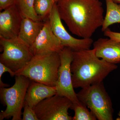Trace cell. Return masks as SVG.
Instances as JSON below:
<instances>
[{
    "instance_id": "6da1fadb",
    "label": "cell",
    "mask_w": 120,
    "mask_h": 120,
    "mask_svg": "<svg viewBox=\"0 0 120 120\" xmlns=\"http://www.w3.org/2000/svg\"><path fill=\"white\" fill-rule=\"evenodd\" d=\"M56 4L61 19L78 37L91 38L102 26L104 10L99 0H58Z\"/></svg>"
},
{
    "instance_id": "7a4b0ae2",
    "label": "cell",
    "mask_w": 120,
    "mask_h": 120,
    "mask_svg": "<svg viewBox=\"0 0 120 120\" xmlns=\"http://www.w3.org/2000/svg\"><path fill=\"white\" fill-rule=\"evenodd\" d=\"M117 66L98 57L94 49L73 52L71 69L74 88L103 82Z\"/></svg>"
},
{
    "instance_id": "3957f363",
    "label": "cell",
    "mask_w": 120,
    "mask_h": 120,
    "mask_svg": "<svg viewBox=\"0 0 120 120\" xmlns=\"http://www.w3.org/2000/svg\"><path fill=\"white\" fill-rule=\"evenodd\" d=\"M60 63L59 53L34 56L23 68L15 72V75L24 76L31 81L56 86Z\"/></svg>"
},
{
    "instance_id": "277c9868",
    "label": "cell",
    "mask_w": 120,
    "mask_h": 120,
    "mask_svg": "<svg viewBox=\"0 0 120 120\" xmlns=\"http://www.w3.org/2000/svg\"><path fill=\"white\" fill-rule=\"evenodd\" d=\"M77 96L79 101L90 109L98 120H113L112 100L103 82L82 88Z\"/></svg>"
},
{
    "instance_id": "5b68a950",
    "label": "cell",
    "mask_w": 120,
    "mask_h": 120,
    "mask_svg": "<svg viewBox=\"0 0 120 120\" xmlns=\"http://www.w3.org/2000/svg\"><path fill=\"white\" fill-rule=\"evenodd\" d=\"M31 80L23 75L15 76L14 85L9 88H0V96L2 103L7 107L0 113V120H22V110L25 101L26 93Z\"/></svg>"
},
{
    "instance_id": "8992f818",
    "label": "cell",
    "mask_w": 120,
    "mask_h": 120,
    "mask_svg": "<svg viewBox=\"0 0 120 120\" xmlns=\"http://www.w3.org/2000/svg\"><path fill=\"white\" fill-rule=\"evenodd\" d=\"M0 44L3 50L0 55V62L15 73L34 56L30 47L18 37L7 39L0 37Z\"/></svg>"
},
{
    "instance_id": "52a82bcc",
    "label": "cell",
    "mask_w": 120,
    "mask_h": 120,
    "mask_svg": "<svg viewBox=\"0 0 120 120\" xmlns=\"http://www.w3.org/2000/svg\"><path fill=\"white\" fill-rule=\"evenodd\" d=\"M72 104L67 97L57 94L41 101L34 109L39 120H72L68 112Z\"/></svg>"
},
{
    "instance_id": "ba28073f",
    "label": "cell",
    "mask_w": 120,
    "mask_h": 120,
    "mask_svg": "<svg viewBox=\"0 0 120 120\" xmlns=\"http://www.w3.org/2000/svg\"><path fill=\"white\" fill-rule=\"evenodd\" d=\"M61 63L56 87L57 94L67 97L72 102L79 101L72 84L71 66L73 59V51L64 47L60 53Z\"/></svg>"
},
{
    "instance_id": "9c48e42d",
    "label": "cell",
    "mask_w": 120,
    "mask_h": 120,
    "mask_svg": "<svg viewBox=\"0 0 120 120\" xmlns=\"http://www.w3.org/2000/svg\"><path fill=\"white\" fill-rule=\"evenodd\" d=\"M49 19L52 31L64 47L69 48L73 52H77L90 49L94 43L91 38H76L69 34L62 24L56 2Z\"/></svg>"
},
{
    "instance_id": "30bf717a",
    "label": "cell",
    "mask_w": 120,
    "mask_h": 120,
    "mask_svg": "<svg viewBox=\"0 0 120 120\" xmlns=\"http://www.w3.org/2000/svg\"><path fill=\"white\" fill-rule=\"evenodd\" d=\"M64 47L52 31L48 19L45 21L43 28L30 49L34 56L52 53H60Z\"/></svg>"
},
{
    "instance_id": "8fae6325",
    "label": "cell",
    "mask_w": 120,
    "mask_h": 120,
    "mask_svg": "<svg viewBox=\"0 0 120 120\" xmlns=\"http://www.w3.org/2000/svg\"><path fill=\"white\" fill-rule=\"evenodd\" d=\"M23 17L16 5L0 12V37L11 39L18 37Z\"/></svg>"
},
{
    "instance_id": "7c38bea8",
    "label": "cell",
    "mask_w": 120,
    "mask_h": 120,
    "mask_svg": "<svg viewBox=\"0 0 120 120\" xmlns=\"http://www.w3.org/2000/svg\"><path fill=\"white\" fill-rule=\"evenodd\" d=\"M98 57L106 62L116 64L120 62V42L101 38L93 43Z\"/></svg>"
},
{
    "instance_id": "4fadbf2b",
    "label": "cell",
    "mask_w": 120,
    "mask_h": 120,
    "mask_svg": "<svg viewBox=\"0 0 120 120\" xmlns=\"http://www.w3.org/2000/svg\"><path fill=\"white\" fill-rule=\"evenodd\" d=\"M56 94V86H50L30 81L26 93L25 101L34 109L41 101Z\"/></svg>"
},
{
    "instance_id": "5bb4252c",
    "label": "cell",
    "mask_w": 120,
    "mask_h": 120,
    "mask_svg": "<svg viewBox=\"0 0 120 120\" xmlns=\"http://www.w3.org/2000/svg\"><path fill=\"white\" fill-rule=\"evenodd\" d=\"M44 23L45 21H35L23 17L18 38L30 47L43 28Z\"/></svg>"
},
{
    "instance_id": "9a60e30c",
    "label": "cell",
    "mask_w": 120,
    "mask_h": 120,
    "mask_svg": "<svg viewBox=\"0 0 120 120\" xmlns=\"http://www.w3.org/2000/svg\"><path fill=\"white\" fill-rule=\"evenodd\" d=\"M106 13L101 26L104 32L109 26L116 23H120V4H117L112 0H105Z\"/></svg>"
},
{
    "instance_id": "2e32d148",
    "label": "cell",
    "mask_w": 120,
    "mask_h": 120,
    "mask_svg": "<svg viewBox=\"0 0 120 120\" xmlns=\"http://www.w3.org/2000/svg\"><path fill=\"white\" fill-rule=\"evenodd\" d=\"M35 0H17L16 5L23 17H28L38 21H43L37 15L34 8Z\"/></svg>"
},
{
    "instance_id": "e0dca14e",
    "label": "cell",
    "mask_w": 120,
    "mask_h": 120,
    "mask_svg": "<svg viewBox=\"0 0 120 120\" xmlns=\"http://www.w3.org/2000/svg\"><path fill=\"white\" fill-rule=\"evenodd\" d=\"M56 3L54 0H35V11L43 21H45L49 19Z\"/></svg>"
},
{
    "instance_id": "ac0fdd59",
    "label": "cell",
    "mask_w": 120,
    "mask_h": 120,
    "mask_svg": "<svg viewBox=\"0 0 120 120\" xmlns=\"http://www.w3.org/2000/svg\"><path fill=\"white\" fill-rule=\"evenodd\" d=\"M87 107L79 101L72 102L70 109L75 112L72 120H96L97 118Z\"/></svg>"
},
{
    "instance_id": "d6986e66",
    "label": "cell",
    "mask_w": 120,
    "mask_h": 120,
    "mask_svg": "<svg viewBox=\"0 0 120 120\" xmlns=\"http://www.w3.org/2000/svg\"><path fill=\"white\" fill-rule=\"evenodd\" d=\"M24 111L22 113V120H39L33 108L30 107L25 101L23 106Z\"/></svg>"
},
{
    "instance_id": "ffe728a7",
    "label": "cell",
    "mask_w": 120,
    "mask_h": 120,
    "mask_svg": "<svg viewBox=\"0 0 120 120\" xmlns=\"http://www.w3.org/2000/svg\"><path fill=\"white\" fill-rule=\"evenodd\" d=\"M5 72H8L11 77L15 76V73L11 69L0 62V88H4L8 87L9 85L3 82L1 80V77L3 74Z\"/></svg>"
},
{
    "instance_id": "44dd1931",
    "label": "cell",
    "mask_w": 120,
    "mask_h": 120,
    "mask_svg": "<svg viewBox=\"0 0 120 120\" xmlns=\"http://www.w3.org/2000/svg\"><path fill=\"white\" fill-rule=\"evenodd\" d=\"M104 35L110 39L116 41L120 42V32L112 31L108 28L104 31Z\"/></svg>"
},
{
    "instance_id": "7402d4cb",
    "label": "cell",
    "mask_w": 120,
    "mask_h": 120,
    "mask_svg": "<svg viewBox=\"0 0 120 120\" xmlns=\"http://www.w3.org/2000/svg\"><path fill=\"white\" fill-rule=\"evenodd\" d=\"M17 0H0V11L15 5Z\"/></svg>"
},
{
    "instance_id": "603a6c76",
    "label": "cell",
    "mask_w": 120,
    "mask_h": 120,
    "mask_svg": "<svg viewBox=\"0 0 120 120\" xmlns=\"http://www.w3.org/2000/svg\"><path fill=\"white\" fill-rule=\"evenodd\" d=\"M114 2H116L117 4H120V0H112Z\"/></svg>"
},
{
    "instance_id": "cb8c5ba5",
    "label": "cell",
    "mask_w": 120,
    "mask_h": 120,
    "mask_svg": "<svg viewBox=\"0 0 120 120\" xmlns=\"http://www.w3.org/2000/svg\"><path fill=\"white\" fill-rule=\"evenodd\" d=\"M118 116H119V117L117 118L116 120H120V112H119V113H118Z\"/></svg>"
},
{
    "instance_id": "d4e9b609",
    "label": "cell",
    "mask_w": 120,
    "mask_h": 120,
    "mask_svg": "<svg viewBox=\"0 0 120 120\" xmlns=\"http://www.w3.org/2000/svg\"><path fill=\"white\" fill-rule=\"evenodd\" d=\"M55 0V2H57L58 0Z\"/></svg>"
}]
</instances>
